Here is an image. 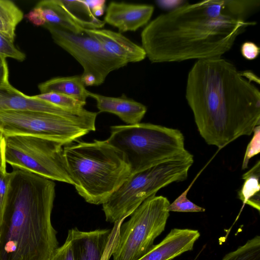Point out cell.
Masks as SVG:
<instances>
[{
  "label": "cell",
  "mask_w": 260,
  "mask_h": 260,
  "mask_svg": "<svg viewBox=\"0 0 260 260\" xmlns=\"http://www.w3.org/2000/svg\"><path fill=\"white\" fill-rule=\"evenodd\" d=\"M255 24L240 18L234 0L187 3L149 22L141 34V46L152 63L221 57Z\"/></svg>",
  "instance_id": "cell-1"
},
{
  "label": "cell",
  "mask_w": 260,
  "mask_h": 260,
  "mask_svg": "<svg viewBox=\"0 0 260 260\" xmlns=\"http://www.w3.org/2000/svg\"><path fill=\"white\" fill-rule=\"evenodd\" d=\"M185 98L201 136L219 149L259 125L258 88L222 57L195 62Z\"/></svg>",
  "instance_id": "cell-2"
},
{
  "label": "cell",
  "mask_w": 260,
  "mask_h": 260,
  "mask_svg": "<svg viewBox=\"0 0 260 260\" xmlns=\"http://www.w3.org/2000/svg\"><path fill=\"white\" fill-rule=\"evenodd\" d=\"M0 225V260H49L59 247L51 222L54 181L13 168Z\"/></svg>",
  "instance_id": "cell-3"
},
{
  "label": "cell",
  "mask_w": 260,
  "mask_h": 260,
  "mask_svg": "<svg viewBox=\"0 0 260 260\" xmlns=\"http://www.w3.org/2000/svg\"><path fill=\"white\" fill-rule=\"evenodd\" d=\"M63 156L73 185L91 204L106 202L131 174L123 154L107 140L66 145Z\"/></svg>",
  "instance_id": "cell-4"
},
{
  "label": "cell",
  "mask_w": 260,
  "mask_h": 260,
  "mask_svg": "<svg viewBox=\"0 0 260 260\" xmlns=\"http://www.w3.org/2000/svg\"><path fill=\"white\" fill-rule=\"evenodd\" d=\"M193 162L187 150L143 171L131 174L102 204L106 220L122 221L147 199L175 182L185 180Z\"/></svg>",
  "instance_id": "cell-5"
},
{
  "label": "cell",
  "mask_w": 260,
  "mask_h": 260,
  "mask_svg": "<svg viewBox=\"0 0 260 260\" xmlns=\"http://www.w3.org/2000/svg\"><path fill=\"white\" fill-rule=\"evenodd\" d=\"M106 140L123 154L131 174L151 168L186 150L180 131L150 123L112 126Z\"/></svg>",
  "instance_id": "cell-6"
},
{
  "label": "cell",
  "mask_w": 260,
  "mask_h": 260,
  "mask_svg": "<svg viewBox=\"0 0 260 260\" xmlns=\"http://www.w3.org/2000/svg\"><path fill=\"white\" fill-rule=\"evenodd\" d=\"M98 113L80 117L33 111L0 112V131L5 137L28 136L71 144L90 131H94Z\"/></svg>",
  "instance_id": "cell-7"
},
{
  "label": "cell",
  "mask_w": 260,
  "mask_h": 260,
  "mask_svg": "<svg viewBox=\"0 0 260 260\" xmlns=\"http://www.w3.org/2000/svg\"><path fill=\"white\" fill-rule=\"evenodd\" d=\"M170 204L161 196L145 200L120 226L112 254L113 260H138L147 253L165 230Z\"/></svg>",
  "instance_id": "cell-8"
},
{
  "label": "cell",
  "mask_w": 260,
  "mask_h": 260,
  "mask_svg": "<svg viewBox=\"0 0 260 260\" xmlns=\"http://www.w3.org/2000/svg\"><path fill=\"white\" fill-rule=\"evenodd\" d=\"M63 145L28 136L5 137L6 163L53 181L73 184L63 156Z\"/></svg>",
  "instance_id": "cell-9"
},
{
  "label": "cell",
  "mask_w": 260,
  "mask_h": 260,
  "mask_svg": "<svg viewBox=\"0 0 260 260\" xmlns=\"http://www.w3.org/2000/svg\"><path fill=\"white\" fill-rule=\"evenodd\" d=\"M43 26L49 31L54 42L81 64L83 74L94 76L96 86L103 84L110 73L127 64L123 60L109 53L99 42L87 35H76L48 24Z\"/></svg>",
  "instance_id": "cell-10"
},
{
  "label": "cell",
  "mask_w": 260,
  "mask_h": 260,
  "mask_svg": "<svg viewBox=\"0 0 260 260\" xmlns=\"http://www.w3.org/2000/svg\"><path fill=\"white\" fill-rule=\"evenodd\" d=\"M123 222L114 224L112 229L82 231L77 228L69 230L74 260H103L116 241Z\"/></svg>",
  "instance_id": "cell-11"
},
{
  "label": "cell",
  "mask_w": 260,
  "mask_h": 260,
  "mask_svg": "<svg viewBox=\"0 0 260 260\" xmlns=\"http://www.w3.org/2000/svg\"><path fill=\"white\" fill-rule=\"evenodd\" d=\"M64 22L66 30L84 35L85 29H101L106 24L94 16L86 1L46 0Z\"/></svg>",
  "instance_id": "cell-12"
},
{
  "label": "cell",
  "mask_w": 260,
  "mask_h": 260,
  "mask_svg": "<svg viewBox=\"0 0 260 260\" xmlns=\"http://www.w3.org/2000/svg\"><path fill=\"white\" fill-rule=\"evenodd\" d=\"M33 111L49 113L70 117H80L88 114L85 109L76 111L58 107L46 101L28 96L11 84L0 86V112Z\"/></svg>",
  "instance_id": "cell-13"
},
{
  "label": "cell",
  "mask_w": 260,
  "mask_h": 260,
  "mask_svg": "<svg viewBox=\"0 0 260 260\" xmlns=\"http://www.w3.org/2000/svg\"><path fill=\"white\" fill-rule=\"evenodd\" d=\"M154 9L148 4L112 1L106 9L104 21L116 27L120 33L135 31L148 23Z\"/></svg>",
  "instance_id": "cell-14"
},
{
  "label": "cell",
  "mask_w": 260,
  "mask_h": 260,
  "mask_svg": "<svg viewBox=\"0 0 260 260\" xmlns=\"http://www.w3.org/2000/svg\"><path fill=\"white\" fill-rule=\"evenodd\" d=\"M200 236L198 230L174 228L158 244L138 260H172L192 250Z\"/></svg>",
  "instance_id": "cell-15"
},
{
  "label": "cell",
  "mask_w": 260,
  "mask_h": 260,
  "mask_svg": "<svg viewBox=\"0 0 260 260\" xmlns=\"http://www.w3.org/2000/svg\"><path fill=\"white\" fill-rule=\"evenodd\" d=\"M84 32L99 42L109 53L127 63L141 61L146 57L142 46L120 32L106 29H85Z\"/></svg>",
  "instance_id": "cell-16"
},
{
  "label": "cell",
  "mask_w": 260,
  "mask_h": 260,
  "mask_svg": "<svg viewBox=\"0 0 260 260\" xmlns=\"http://www.w3.org/2000/svg\"><path fill=\"white\" fill-rule=\"evenodd\" d=\"M88 95L95 100L100 112L114 114L127 125L140 123L147 111L145 105L128 98L124 94L120 97H112L88 91Z\"/></svg>",
  "instance_id": "cell-17"
},
{
  "label": "cell",
  "mask_w": 260,
  "mask_h": 260,
  "mask_svg": "<svg viewBox=\"0 0 260 260\" xmlns=\"http://www.w3.org/2000/svg\"><path fill=\"white\" fill-rule=\"evenodd\" d=\"M38 88L41 93H58L86 103L89 97L81 75L53 78L40 84Z\"/></svg>",
  "instance_id": "cell-18"
},
{
  "label": "cell",
  "mask_w": 260,
  "mask_h": 260,
  "mask_svg": "<svg viewBox=\"0 0 260 260\" xmlns=\"http://www.w3.org/2000/svg\"><path fill=\"white\" fill-rule=\"evenodd\" d=\"M260 161L242 175L243 184L238 192L239 199L244 205L247 204L260 211Z\"/></svg>",
  "instance_id": "cell-19"
},
{
  "label": "cell",
  "mask_w": 260,
  "mask_h": 260,
  "mask_svg": "<svg viewBox=\"0 0 260 260\" xmlns=\"http://www.w3.org/2000/svg\"><path fill=\"white\" fill-rule=\"evenodd\" d=\"M23 16L22 11L13 2L0 0V34L14 42L16 27Z\"/></svg>",
  "instance_id": "cell-20"
},
{
  "label": "cell",
  "mask_w": 260,
  "mask_h": 260,
  "mask_svg": "<svg viewBox=\"0 0 260 260\" xmlns=\"http://www.w3.org/2000/svg\"><path fill=\"white\" fill-rule=\"evenodd\" d=\"M221 260H260V236L257 235L248 240L225 254Z\"/></svg>",
  "instance_id": "cell-21"
},
{
  "label": "cell",
  "mask_w": 260,
  "mask_h": 260,
  "mask_svg": "<svg viewBox=\"0 0 260 260\" xmlns=\"http://www.w3.org/2000/svg\"><path fill=\"white\" fill-rule=\"evenodd\" d=\"M34 97L68 110L82 111L85 109L84 107L86 102L62 94L47 92L40 93Z\"/></svg>",
  "instance_id": "cell-22"
},
{
  "label": "cell",
  "mask_w": 260,
  "mask_h": 260,
  "mask_svg": "<svg viewBox=\"0 0 260 260\" xmlns=\"http://www.w3.org/2000/svg\"><path fill=\"white\" fill-rule=\"evenodd\" d=\"M193 182L194 180L185 190L173 202L170 204L167 209L169 212H202L205 211L204 208L194 204L187 198L188 191L191 187Z\"/></svg>",
  "instance_id": "cell-23"
},
{
  "label": "cell",
  "mask_w": 260,
  "mask_h": 260,
  "mask_svg": "<svg viewBox=\"0 0 260 260\" xmlns=\"http://www.w3.org/2000/svg\"><path fill=\"white\" fill-rule=\"evenodd\" d=\"M252 133V138L247 146L244 154L242 165V170L247 169L250 159L260 152V125L255 126Z\"/></svg>",
  "instance_id": "cell-24"
},
{
  "label": "cell",
  "mask_w": 260,
  "mask_h": 260,
  "mask_svg": "<svg viewBox=\"0 0 260 260\" xmlns=\"http://www.w3.org/2000/svg\"><path fill=\"white\" fill-rule=\"evenodd\" d=\"M0 55L5 58L9 57L22 61L25 59V55L18 50L8 38L0 34Z\"/></svg>",
  "instance_id": "cell-25"
},
{
  "label": "cell",
  "mask_w": 260,
  "mask_h": 260,
  "mask_svg": "<svg viewBox=\"0 0 260 260\" xmlns=\"http://www.w3.org/2000/svg\"><path fill=\"white\" fill-rule=\"evenodd\" d=\"M11 174L7 170H0V225L8 198Z\"/></svg>",
  "instance_id": "cell-26"
},
{
  "label": "cell",
  "mask_w": 260,
  "mask_h": 260,
  "mask_svg": "<svg viewBox=\"0 0 260 260\" xmlns=\"http://www.w3.org/2000/svg\"><path fill=\"white\" fill-rule=\"evenodd\" d=\"M49 260H74L70 239L67 237L64 243L58 247Z\"/></svg>",
  "instance_id": "cell-27"
},
{
  "label": "cell",
  "mask_w": 260,
  "mask_h": 260,
  "mask_svg": "<svg viewBox=\"0 0 260 260\" xmlns=\"http://www.w3.org/2000/svg\"><path fill=\"white\" fill-rule=\"evenodd\" d=\"M241 53L243 57L249 60L255 59L260 53L259 47L254 43L246 41L241 46Z\"/></svg>",
  "instance_id": "cell-28"
},
{
  "label": "cell",
  "mask_w": 260,
  "mask_h": 260,
  "mask_svg": "<svg viewBox=\"0 0 260 260\" xmlns=\"http://www.w3.org/2000/svg\"><path fill=\"white\" fill-rule=\"evenodd\" d=\"M25 17L33 24L37 26H43L46 23L42 10L37 6L28 12Z\"/></svg>",
  "instance_id": "cell-29"
},
{
  "label": "cell",
  "mask_w": 260,
  "mask_h": 260,
  "mask_svg": "<svg viewBox=\"0 0 260 260\" xmlns=\"http://www.w3.org/2000/svg\"><path fill=\"white\" fill-rule=\"evenodd\" d=\"M155 3L159 8L170 12L187 4V2L183 0H159L156 1Z\"/></svg>",
  "instance_id": "cell-30"
},
{
  "label": "cell",
  "mask_w": 260,
  "mask_h": 260,
  "mask_svg": "<svg viewBox=\"0 0 260 260\" xmlns=\"http://www.w3.org/2000/svg\"><path fill=\"white\" fill-rule=\"evenodd\" d=\"M9 85V70L6 59L0 55V86Z\"/></svg>",
  "instance_id": "cell-31"
},
{
  "label": "cell",
  "mask_w": 260,
  "mask_h": 260,
  "mask_svg": "<svg viewBox=\"0 0 260 260\" xmlns=\"http://www.w3.org/2000/svg\"><path fill=\"white\" fill-rule=\"evenodd\" d=\"M93 15L98 17L103 15L105 12V0L86 1Z\"/></svg>",
  "instance_id": "cell-32"
},
{
  "label": "cell",
  "mask_w": 260,
  "mask_h": 260,
  "mask_svg": "<svg viewBox=\"0 0 260 260\" xmlns=\"http://www.w3.org/2000/svg\"><path fill=\"white\" fill-rule=\"evenodd\" d=\"M5 157V136L0 131V170H6Z\"/></svg>",
  "instance_id": "cell-33"
},
{
  "label": "cell",
  "mask_w": 260,
  "mask_h": 260,
  "mask_svg": "<svg viewBox=\"0 0 260 260\" xmlns=\"http://www.w3.org/2000/svg\"><path fill=\"white\" fill-rule=\"evenodd\" d=\"M84 85L87 86H96V80L94 75L91 74H82L81 75Z\"/></svg>",
  "instance_id": "cell-34"
},
{
  "label": "cell",
  "mask_w": 260,
  "mask_h": 260,
  "mask_svg": "<svg viewBox=\"0 0 260 260\" xmlns=\"http://www.w3.org/2000/svg\"><path fill=\"white\" fill-rule=\"evenodd\" d=\"M242 75L250 82H254L259 84V79L254 73L249 71L241 72Z\"/></svg>",
  "instance_id": "cell-35"
}]
</instances>
